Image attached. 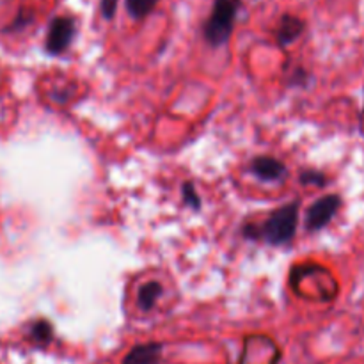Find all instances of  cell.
Instances as JSON below:
<instances>
[{"label": "cell", "mask_w": 364, "mask_h": 364, "mask_svg": "<svg viewBox=\"0 0 364 364\" xmlns=\"http://www.w3.org/2000/svg\"><path fill=\"white\" fill-rule=\"evenodd\" d=\"M299 208L301 203L294 201L281 208L274 210L265 223L262 224H247L244 228V237L251 240H263L269 245H283L288 244L297 233L299 223Z\"/></svg>", "instance_id": "1"}, {"label": "cell", "mask_w": 364, "mask_h": 364, "mask_svg": "<svg viewBox=\"0 0 364 364\" xmlns=\"http://www.w3.org/2000/svg\"><path fill=\"white\" fill-rule=\"evenodd\" d=\"M240 0H213V9L203 25L206 43L213 48L224 46L233 34Z\"/></svg>", "instance_id": "2"}, {"label": "cell", "mask_w": 364, "mask_h": 364, "mask_svg": "<svg viewBox=\"0 0 364 364\" xmlns=\"http://www.w3.org/2000/svg\"><path fill=\"white\" fill-rule=\"evenodd\" d=\"M77 34V23L71 16H57L50 23L48 36H46V52L52 55L66 52L68 46Z\"/></svg>", "instance_id": "3"}, {"label": "cell", "mask_w": 364, "mask_h": 364, "mask_svg": "<svg viewBox=\"0 0 364 364\" xmlns=\"http://www.w3.org/2000/svg\"><path fill=\"white\" fill-rule=\"evenodd\" d=\"M341 206V198L338 194H329L320 198L318 201L313 203L306 212V230L320 231L334 219Z\"/></svg>", "instance_id": "4"}, {"label": "cell", "mask_w": 364, "mask_h": 364, "mask_svg": "<svg viewBox=\"0 0 364 364\" xmlns=\"http://www.w3.org/2000/svg\"><path fill=\"white\" fill-rule=\"evenodd\" d=\"M252 174L263 181H277L284 176V164L274 156H256L251 162Z\"/></svg>", "instance_id": "5"}, {"label": "cell", "mask_w": 364, "mask_h": 364, "mask_svg": "<svg viewBox=\"0 0 364 364\" xmlns=\"http://www.w3.org/2000/svg\"><path fill=\"white\" fill-rule=\"evenodd\" d=\"M304 28L306 23L301 18L294 16V14H283L276 31V39L279 46H288L294 41H297L302 36V32H304Z\"/></svg>", "instance_id": "6"}, {"label": "cell", "mask_w": 364, "mask_h": 364, "mask_svg": "<svg viewBox=\"0 0 364 364\" xmlns=\"http://www.w3.org/2000/svg\"><path fill=\"white\" fill-rule=\"evenodd\" d=\"M162 361V345L160 343H142L135 345L121 364H160Z\"/></svg>", "instance_id": "7"}, {"label": "cell", "mask_w": 364, "mask_h": 364, "mask_svg": "<svg viewBox=\"0 0 364 364\" xmlns=\"http://www.w3.org/2000/svg\"><path fill=\"white\" fill-rule=\"evenodd\" d=\"M162 294L164 288L160 283H156V281L146 283L144 287H141V290H139V308H141L142 311H149V309L156 304V301L162 297Z\"/></svg>", "instance_id": "8"}, {"label": "cell", "mask_w": 364, "mask_h": 364, "mask_svg": "<svg viewBox=\"0 0 364 364\" xmlns=\"http://www.w3.org/2000/svg\"><path fill=\"white\" fill-rule=\"evenodd\" d=\"M159 0H127V11L134 20H144L153 13Z\"/></svg>", "instance_id": "9"}, {"label": "cell", "mask_w": 364, "mask_h": 364, "mask_svg": "<svg viewBox=\"0 0 364 364\" xmlns=\"http://www.w3.org/2000/svg\"><path fill=\"white\" fill-rule=\"evenodd\" d=\"M31 334H32V338H34V341L46 345L52 341L53 329H52V326H50V322H46V320H39V322H36L34 326H32Z\"/></svg>", "instance_id": "10"}, {"label": "cell", "mask_w": 364, "mask_h": 364, "mask_svg": "<svg viewBox=\"0 0 364 364\" xmlns=\"http://www.w3.org/2000/svg\"><path fill=\"white\" fill-rule=\"evenodd\" d=\"M181 196H183V203L188 208L201 210V198H199L198 191H196V187L191 181L183 183V187H181Z\"/></svg>", "instance_id": "11"}, {"label": "cell", "mask_w": 364, "mask_h": 364, "mask_svg": "<svg viewBox=\"0 0 364 364\" xmlns=\"http://www.w3.org/2000/svg\"><path fill=\"white\" fill-rule=\"evenodd\" d=\"M301 183L302 185H315V187H323L327 185V178L326 174L320 173V171H304L301 173Z\"/></svg>", "instance_id": "12"}, {"label": "cell", "mask_w": 364, "mask_h": 364, "mask_svg": "<svg viewBox=\"0 0 364 364\" xmlns=\"http://www.w3.org/2000/svg\"><path fill=\"white\" fill-rule=\"evenodd\" d=\"M117 4H119V0H100V13L105 20H112L116 16Z\"/></svg>", "instance_id": "13"}]
</instances>
